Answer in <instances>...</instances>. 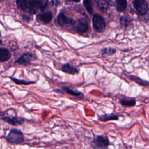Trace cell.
<instances>
[{
    "instance_id": "obj_12",
    "label": "cell",
    "mask_w": 149,
    "mask_h": 149,
    "mask_svg": "<svg viewBox=\"0 0 149 149\" xmlns=\"http://www.w3.org/2000/svg\"><path fill=\"white\" fill-rule=\"evenodd\" d=\"M61 69L63 72L72 75L77 74L80 72L79 69L72 66L69 63H65L62 64Z\"/></svg>"
},
{
    "instance_id": "obj_23",
    "label": "cell",
    "mask_w": 149,
    "mask_h": 149,
    "mask_svg": "<svg viewBox=\"0 0 149 149\" xmlns=\"http://www.w3.org/2000/svg\"><path fill=\"white\" fill-rule=\"evenodd\" d=\"M21 16L23 20L26 23H29L32 20V17L27 14H22Z\"/></svg>"
},
{
    "instance_id": "obj_17",
    "label": "cell",
    "mask_w": 149,
    "mask_h": 149,
    "mask_svg": "<svg viewBox=\"0 0 149 149\" xmlns=\"http://www.w3.org/2000/svg\"><path fill=\"white\" fill-rule=\"evenodd\" d=\"M115 8L117 12H124L127 6V2L126 0H116Z\"/></svg>"
},
{
    "instance_id": "obj_24",
    "label": "cell",
    "mask_w": 149,
    "mask_h": 149,
    "mask_svg": "<svg viewBox=\"0 0 149 149\" xmlns=\"http://www.w3.org/2000/svg\"><path fill=\"white\" fill-rule=\"evenodd\" d=\"M107 3L108 4L109 6H115V4H116V1H113V0H106Z\"/></svg>"
},
{
    "instance_id": "obj_15",
    "label": "cell",
    "mask_w": 149,
    "mask_h": 149,
    "mask_svg": "<svg viewBox=\"0 0 149 149\" xmlns=\"http://www.w3.org/2000/svg\"><path fill=\"white\" fill-rule=\"evenodd\" d=\"M12 54L10 50L5 47H0V61L1 62H5L9 60Z\"/></svg>"
},
{
    "instance_id": "obj_25",
    "label": "cell",
    "mask_w": 149,
    "mask_h": 149,
    "mask_svg": "<svg viewBox=\"0 0 149 149\" xmlns=\"http://www.w3.org/2000/svg\"><path fill=\"white\" fill-rule=\"evenodd\" d=\"M51 2L53 5H54L55 6H58L60 4L61 1H51Z\"/></svg>"
},
{
    "instance_id": "obj_7",
    "label": "cell",
    "mask_w": 149,
    "mask_h": 149,
    "mask_svg": "<svg viewBox=\"0 0 149 149\" xmlns=\"http://www.w3.org/2000/svg\"><path fill=\"white\" fill-rule=\"evenodd\" d=\"M36 59V56L34 54L30 52H27L23 54L19 58H18L15 61V63H17L23 66H27Z\"/></svg>"
},
{
    "instance_id": "obj_19",
    "label": "cell",
    "mask_w": 149,
    "mask_h": 149,
    "mask_svg": "<svg viewBox=\"0 0 149 149\" xmlns=\"http://www.w3.org/2000/svg\"><path fill=\"white\" fill-rule=\"evenodd\" d=\"M116 52V49L115 48L108 47L102 48L100 50V53L103 56H112Z\"/></svg>"
},
{
    "instance_id": "obj_18",
    "label": "cell",
    "mask_w": 149,
    "mask_h": 149,
    "mask_svg": "<svg viewBox=\"0 0 149 149\" xmlns=\"http://www.w3.org/2000/svg\"><path fill=\"white\" fill-rule=\"evenodd\" d=\"M132 18L127 15H123L120 16L119 19V23L122 27L126 28L132 22Z\"/></svg>"
},
{
    "instance_id": "obj_3",
    "label": "cell",
    "mask_w": 149,
    "mask_h": 149,
    "mask_svg": "<svg viewBox=\"0 0 149 149\" xmlns=\"http://www.w3.org/2000/svg\"><path fill=\"white\" fill-rule=\"evenodd\" d=\"M90 145L93 149H108L110 145L108 137L104 134L97 135L90 142Z\"/></svg>"
},
{
    "instance_id": "obj_2",
    "label": "cell",
    "mask_w": 149,
    "mask_h": 149,
    "mask_svg": "<svg viewBox=\"0 0 149 149\" xmlns=\"http://www.w3.org/2000/svg\"><path fill=\"white\" fill-rule=\"evenodd\" d=\"M5 139L10 144H20L24 141V136L20 129L12 128L6 136Z\"/></svg>"
},
{
    "instance_id": "obj_16",
    "label": "cell",
    "mask_w": 149,
    "mask_h": 149,
    "mask_svg": "<svg viewBox=\"0 0 149 149\" xmlns=\"http://www.w3.org/2000/svg\"><path fill=\"white\" fill-rule=\"evenodd\" d=\"M126 76L131 80L134 81L135 83H137L138 84L141 86H149V81L147 80H144L140 77L134 75V74H127Z\"/></svg>"
},
{
    "instance_id": "obj_10",
    "label": "cell",
    "mask_w": 149,
    "mask_h": 149,
    "mask_svg": "<svg viewBox=\"0 0 149 149\" xmlns=\"http://www.w3.org/2000/svg\"><path fill=\"white\" fill-rule=\"evenodd\" d=\"M75 26V30L78 33H84L89 29V24L88 20L84 17L79 18Z\"/></svg>"
},
{
    "instance_id": "obj_11",
    "label": "cell",
    "mask_w": 149,
    "mask_h": 149,
    "mask_svg": "<svg viewBox=\"0 0 149 149\" xmlns=\"http://www.w3.org/2000/svg\"><path fill=\"white\" fill-rule=\"evenodd\" d=\"M53 17L52 12L47 11L42 13H40L36 16V21L42 24H45L49 23Z\"/></svg>"
},
{
    "instance_id": "obj_13",
    "label": "cell",
    "mask_w": 149,
    "mask_h": 149,
    "mask_svg": "<svg viewBox=\"0 0 149 149\" xmlns=\"http://www.w3.org/2000/svg\"><path fill=\"white\" fill-rule=\"evenodd\" d=\"M119 100L120 105L123 107H134L136 104V100L134 97L122 95Z\"/></svg>"
},
{
    "instance_id": "obj_4",
    "label": "cell",
    "mask_w": 149,
    "mask_h": 149,
    "mask_svg": "<svg viewBox=\"0 0 149 149\" xmlns=\"http://www.w3.org/2000/svg\"><path fill=\"white\" fill-rule=\"evenodd\" d=\"M55 24L59 27H65L68 26H75L76 21L73 18L69 17L65 13L60 12L54 20Z\"/></svg>"
},
{
    "instance_id": "obj_21",
    "label": "cell",
    "mask_w": 149,
    "mask_h": 149,
    "mask_svg": "<svg viewBox=\"0 0 149 149\" xmlns=\"http://www.w3.org/2000/svg\"><path fill=\"white\" fill-rule=\"evenodd\" d=\"M99 9L102 12H106L109 9V5L106 1H95Z\"/></svg>"
},
{
    "instance_id": "obj_6",
    "label": "cell",
    "mask_w": 149,
    "mask_h": 149,
    "mask_svg": "<svg viewBox=\"0 0 149 149\" xmlns=\"http://www.w3.org/2000/svg\"><path fill=\"white\" fill-rule=\"evenodd\" d=\"M136 14L139 16L145 15L148 11V2L145 0H135L132 2Z\"/></svg>"
},
{
    "instance_id": "obj_9",
    "label": "cell",
    "mask_w": 149,
    "mask_h": 149,
    "mask_svg": "<svg viewBox=\"0 0 149 149\" xmlns=\"http://www.w3.org/2000/svg\"><path fill=\"white\" fill-rule=\"evenodd\" d=\"M1 119L11 125L16 126L23 124L26 121V119L23 117L11 116V115L1 116Z\"/></svg>"
},
{
    "instance_id": "obj_22",
    "label": "cell",
    "mask_w": 149,
    "mask_h": 149,
    "mask_svg": "<svg viewBox=\"0 0 149 149\" xmlns=\"http://www.w3.org/2000/svg\"><path fill=\"white\" fill-rule=\"evenodd\" d=\"M84 6L87 12L90 15L93 14V2L91 1H83Z\"/></svg>"
},
{
    "instance_id": "obj_14",
    "label": "cell",
    "mask_w": 149,
    "mask_h": 149,
    "mask_svg": "<svg viewBox=\"0 0 149 149\" xmlns=\"http://www.w3.org/2000/svg\"><path fill=\"white\" fill-rule=\"evenodd\" d=\"M120 115L116 113H105L103 115H98V119L101 122H107L109 120H118Z\"/></svg>"
},
{
    "instance_id": "obj_1",
    "label": "cell",
    "mask_w": 149,
    "mask_h": 149,
    "mask_svg": "<svg viewBox=\"0 0 149 149\" xmlns=\"http://www.w3.org/2000/svg\"><path fill=\"white\" fill-rule=\"evenodd\" d=\"M48 1L46 0H28L16 1L17 7L25 13L33 15L38 11L43 10L48 5Z\"/></svg>"
},
{
    "instance_id": "obj_5",
    "label": "cell",
    "mask_w": 149,
    "mask_h": 149,
    "mask_svg": "<svg viewBox=\"0 0 149 149\" xmlns=\"http://www.w3.org/2000/svg\"><path fill=\"white\" fill-rule=\"evenodd\" d=\"M93 29L98 33H102L106 28V22L104 17L98 13H94L92 17Z\"/></svg>"
},
{
    "instance_id": "obj_20",
    "label": "cell",
    "mask_w": 149,
    "mask_h": 149,
    "mask_svg": "<svg viewBox=\"0 0 149 149\" xmlns=\"http://www.w3.org/2000/svg\"><path fill=\"white\" fill-rule=\"evenodd\" d=\"M9 77L12 81H13L16 84H19V85H30V84H34L36 83V81H31V80L26 81L25 80H22V79H17L16 77H13L11 76Z\"/></svg>"
},
{
    "instance_id": "obj_8",
    "label": "cell",
    "mask_w": 149,
    "mask_h": 149,
    "mask_svg": "<svg viewBox=\"0 0 149 149\" xmlns=\"http://www.w3.org/2000/svg\"><path fill=\"white\" fill-rule=\"evenodd\" d=\"M54 91L59 93L68 94L72 96L78 98H83L84 97V94H83V93L79 91L76 88H72L70 87L63 86L60 88L55 89Z\"/></svg>"
}]
</instances>
